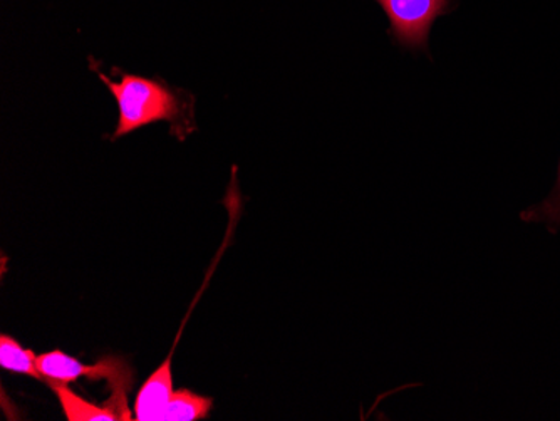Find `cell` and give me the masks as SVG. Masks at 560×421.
Returning <instances> with one entry per match:
<instances>
[{
    "mask_svg": "<svg viewBox=\"0 0 560 421\" xmlns=\"http://www.w3.org/2000/svg\"><path fill=\"white\" fill-rule=\"evenodd\" d=\"M100 78L112 91L118 103L119 118L113 140L156 121H175L180 115V100L162 81L122 74L112 81L105 74Z\"/></svg>",
    "mask_w": 560,
    "mask_h": 421,
    "instance_id": "cell-1",
    "label": "cell"
},
{
    "mask_svg": "<svg viewBox=\"0 0 560 421\" xmlns=\"http://www.w3.org/2000/svg\"><path fill=\"white\" fill-rule=\"evenodd\" d=\"M37 367L44 379L49 382L71 383L80 378L106 379L113 389L112 404L118 408L126 420H133L126 407V393L133 386V370L121 358L106 356L94 364H84L62 351L55 350L37 356Z\"/></svg>",
    "mask_w": 560,
    "mask_h": 421,
    "instance_id": "cell-2",
    "label": "cell"
},
{
    "mask_svg": "<svg viewBox=\"0 0 560 421\" xmlns=\"http://www.w3.org/2000/svg\"><path fill=\"white\" fill-rule=\"evenodd\" d=\"M392 22L389 33L401 46L427 47L431 24L452 11V0H377Z\"/></svg>",
    "mask_w": 560,
    "mask_h": 421,
    "instance_id": "cell-3",
    "label": "cell"
},
{
    "mask_svg": "<svg viewBox=\"0 0 560 421\" xmlns=\"http://www.w3.org/2000/svg\"><path fill=\"white\" fill-rule=\"evenodd\" d=\"M172 358L173 353H170L162 366L144 382L138 391L135 400V420L160 421V414L165 410L173 395Z\"/></svg>",
    "mask_w": 560,
    "mask_h": 421,
    "instance_id": "cell-4",
    "label": "cell"
},
{
    "mask_svg": "<svg viewBox=\"0 0 560 421\" xmlns=\"http://www.w3.org/2000/svg\"><path fill=\"white\" fill-rule=\"evenodd\" d=\"M61 401L62 411L69 421H116L126 420L125 414L108 404V407H97L68 388V383L49 382Z\"/></svg>",
    "mask_w": 560,
    "mask_h": 421,
    "instance_id": "cell-5",
    "label": "cell"
},
{
    "mask_svg": "<svg viewBox=\"0 0 560 421\" xmlns=\"http://www.w3.org/2000/svg\"><path fill=\"white\" fill-rule=\"evenodd\" d=\"M213 408L212 398L197 395L190 389L173 391L165 410L160 414V421H195L206 418Z\"/></svg>",
    "mask_w": 560,
    "mask_h": 421,
    "instance_id": "cell-6",
    "label": "cell"
},
{
    "mask_svg": "<svg viewBox=\"0 0 560 421\" xmlns=\"http://www.w3.org/2000/svg\"><path fill=\"white\" fill-rule=\"evenodd\" d=\"M0 367L44 382V376L37 367L36 353L33 350H25L24 346L8 335L0 336Z\"/></svg>",
    "mask_w": 560,
    "mask_h": 421,
    "instance_id": "cell-7",
    "label": "cell"
},
{
    "mask_svg": "<svg viewBox=\"0 0 560 421\" xmlns=\"http://www.w3.org/2000/svg\"><path fill=\"white\" fill-rule=\"evenodd\" d=\"M544 213H546V217H550V219H559L560 220V166H559V200H557V203H546V206H544Z\"/></svg>",
    "mask_w": 560,
    "mask_h": 421,
    "instance_id": "cell-8",
    "label": "cell"
}]
</instances>
